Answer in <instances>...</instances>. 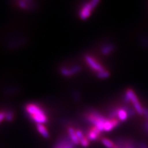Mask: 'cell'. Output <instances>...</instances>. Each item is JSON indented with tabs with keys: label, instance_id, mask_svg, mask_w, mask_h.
<instances>
[{
	"label": "cell",
	"instance_id": "6da1fadb",
	"mask_svg": "<svg viewBox=\"0 0 148 148\" xmlns=\"http://www.w3.org/2000/svg\"><path fill=\"white\" fill-rule=\"evenodd\" d=\"M25 110L30 115V118L37 123V124H44L47 122V116L44 111L37 105L29 104L26 106Z\"/></svg>",
	"mask_w": 148,
	"mask_h": 148
},
{
	"label": "cell",
	"instance_id": "7a4b0ae2",
	"mask_svg": "<svg viewBox=\"0 0 148 148\" xmlns=\"http://www.w3.org/2000/svg\"><path fill=\"white\" fill-rule=\"evenodd\" d=\"M85 118L87 122L93 125L101 132H104V123L107 119L98 113L96 110H92L85 115Z\"/></svg>",
	"mask_w": 148,
	"mask_h": 148
},
{
	"label": "cell",
	"instance_id": "3957f363",
	"mask_svg": "<svg viewBox=\"0 0 148 148\" xmlns=\"http://www.w3.org/2000/svg\"><path fill=\"white\" fill-rule=\"evenodd\" d=\"M100 3L99 0H92V1L86 3L79 12V17L83 20H87L91 16L92 11L95 9L98 4Z\"/></svg>",
	"mask_w": 148,
	"mask_h": 148
},
{
	"label": "cell",
	"instance_id": "277c9868",
	"mask_svg": "<svg viewBox=\"0 0 148 148\" xmlns=\"http://www.w3.org/2000/svg\"><path fill=\"white\" fill-rule=\"evenodd\" d=\"M125 93H126L129 97L130 100V102H132L133 104L134 109L135 110V111L139 115H143V107H142L141 103L140 101H139L138 98L136 96V95L135 93H134V91L131 88H128L126 91H125Z\"/></svg>",
	"mask_w": 148,
	"mask_h": 148
},
{
	"label": "cell",
	"instance_id": "5b68a950",
	"mask_svg": "<svg viewBox=\"0 0 148 148\" xmlns=\"http://www.w3.org/2000/svg\"><path fill=\"white\" fill-rule=\"evenodd\" d=\"M75 145L70 140L69 135L62 136L55 143L53 148H74Z\"/></svg>",
	"mask_w": 148,
	"mask_h": 148
},
{
	"label": "cell",
	"instance_id": "8992f818",
	"mask_svg": "<svg viewBox=\"0 0 148 148\" xmlns=\"http://www.w3.org/2000/svg\"><path fill=\"white\" fill-rule=\"evenodd\" d=\"M85 61L87 62V63L88 64V65L91 67V68L95 71H96L97 72H101L102 70H106L104 67H103L101 64L97 62L94 58H93L91 56L87 55L85 56Z\"/></svg>",
	"mask_w": 148,
	"mask_h": 148
},
{
	"label": "cell",
	"instance_id": "52a82bcc",
	"mask_svg": "<svg viewBox=\"0 0 148 148\" xmlns=\"http://www.w3.org/2000/svg\"><path fill=\"white\" fill-rule=\"evenodd\" d=\"M80 70H81V67L79 65H75L70 67V68H65V67L61 68L60 72L64 77H70V76H72L78 73Z\"/></svg>",
	"mask_w": 148,
	"mask_h": 148
},
{
	"label": "cell",
	"instance_id": "ba28073f",
	"mask_svg": "<svg viewBox=\"0 0 148 148\" xmlns=\"http://www.w3.org/2000/svg\"><path fill=\"white\" fill-rule=\"evenodd\" d=\"M120 121L118 119H107L104 123V132H108L111 131L120 124Z\"/></svg>",
	"mask_w": 148,
	"mask_h": 148
},
{
	"label": "cell",
	"instance_id": "9c48e42d",
	"mask_svg": "<svg viewBox=\"0 0 148 148\" xmlns=\"http://www.w3.org/2000/svg\"><path fill=\"white\" fill-rule=\"evenodd\" d=\"M101 132L98 130L97 127L93 126L88 131L87 137L89 141H96L100 138Z\"/></svg>",
	"mask_w": 148,
	"mask_h": 148
},
{
	"label": "cell",
	"instance_id": "30bf717a",
	"mask_svg": "<svg viewBox=\"0 0 148 148\" xmlns=\"http://www.w3.org/2000/svg\"><path fill=\"white\" fill-rule=\"evenodd\" d=\"M67 133L70 140L72 141L75 145H78L80 144V141L77 138V134H76L75 130L72 127H69L67 129Z\"/></svg>",
	"mask_w": 148,
	"mask_h": 148
},
{
	"label": "cell",
	"instance_id": "8fae6325",
	"mask_svg": "<svg viewBox=\"0 0 148 148\" xmlns=\"http://www.w3.org/2000/svg\"><path fill=\"white\" fill-rule=\"evenodd\" d=\"M36 127H37V129L39 133L41 134V135L44 138H49V134L48 131L46 127L44 126L43 124H40L37 123L36 124Z\"/></svg>",
	"mask_w": 148,
	"mask_h": 148
},
{
	"label": "cell",
	"instance_id": "7c38bea8",
	"mask_svg": "<svg viewBox=\"0 0 148 148\" xmlns=\"http://www.w3.org/2000/svg\"><path fill=\"white\" fill-rule=\"evenodd\" d=\"M115 49V46L113 44H106V45L103 46L101 48V52L102 54L103 55H109V54H110L112 52L114 51Z\"/></svg>",
	"mask_w": 148,
	"mask_h": 148
},
{
	"label": "cell",
	"instance_id": "4fadbf2b",
	"mask_svg": "<svg viewBox=\"0 0 148 148\" xmlns=\"http://www.w3.org/2000/svg\"><path fill=\"white\" fill-rule=\"evenodd\" d=\"M128 115L127 113V111L125 110L123 107L122 108H119L118 111V119L120 121H125L128 119Z\"/></svg>",
	"mask_w": 148,
	"mask_h": 148
},
{
	"label": "cell",
	"instance_id": "5bb4252c",
	"mask_svg": "<svg viewBox=\"0 0 148 148\" xmlns=\"http://www.w3.org/2000/svg\"><path fill=\"white\" fill-rule=\"evenodd\" d=\"M101 143L106 148H115L116 147L115 143L107 138H102Z\"/></svg>",
	"mask_w": 148,
	"mask_h": 148
},
{
	"label": "cell",
	"instance_id": "9a60e30c",
	"mask_svg": "<svg viewBox=\"0 0 148 148\" xmlns=\"http://www.w3.org/2000/svg\"><path fill=\"white\" fill-rule=\"evenodd\" d=\"M110 74L109 72L106 70L99 72H97L96 74V77L100 79L107 78L110 77Z\"/></svg>",
	"mask_w": 148,
	"mask_h": 148
},
{
	"label": "cell",
	"instance_id": "2e32d148",
	"mask_svg": "<svg viewBox=\"0 0 148 148\" xmlns=\"http://www.w3.org/2000/svg\"><path fill=\"white\" fill-rule=\"evenodd\" d=\"M119 108H114L111 109L108 114L109 119H114L118 117V111Z\"/></svg>",
	"mask_w": 148,
	"mask_h": 148
},
{
	"label": "cell",
	"instance_id": "e0dca14e",
	"mask_svg": "<svg viewBox=\"0 0 148 148\" xmlns=\"http://www.w3.org/2000/svg\"><path fill=\"white\" fill-rule=\"evenodd\" d=\"M123 108L127 111L129 117H133L134 114H135V113H136L135 110L132 108L131 107H129L128 106H124L123 107Z\"/></svg>",
	"mask_w": 148,
	"mask_h": 148
},
{
	"label": "cell",
	"instance_id": "ac0fdd59",
	"mask_svg": "<svg viewBox=\"0 0 148 148\" xmlns=\"http://www.w3.org/2000/svg\"><path fill=\"white\" fill-rule=\"evenodd\" d=\"M80 144L84 147H87L89 146V140H88V138L87 137V136H85L82 141H80Z\"/></svg>",
	"mask_w": 148,
	"mask_h": 148
},
{
	"label": "cell",
	"instance_id": "d6986e66",
	"mask_svg": "<svg viewBox=\"0 0 148 148\" xmlns=\"http://www.w3.org/2000/svg\"><path fill=\"white\" fill-rule=\"evenodd\" d=\"M75 132H76V134H77V138L78 139L79 141H82L83 139L85 136H86L84 134V133L81 130H75Z\"/></svg>",
	"mask_w": 148,
	"mask_h": 148
},
{
	"label": "cell",
	"instance_id": "ffe728a7",
	"mask_svg": "<svg viewBox=\"0 0 148 148\" xmlns=\"http://www.w3.org/2000/svg\"><path fill=\"white\" fill-rule=\"evenodd\" d=\"M13 118H14V114H13L12 112H7L6 113V119L9 121V122H11L13 120Z\"/></svg>",
	"mask_w": 148,
	"mask_h": 148
},
{
	"label": "cell",
	"instance_id": "44dd1931",
	"mask_svg": "<svg viewBox=\"0 0 148 148\" xmlns=\"http://www.w3.org/2000/svg\"><path fill=\"white\" fill-rule=\"evenodd\" d=\"M28 1H20L19 2V6L22 9H27L29 4H27Z\"/></svg>",
	"mask_w": 148,
	"mask_h": 148
},
{
	"label": "cell",
	"instance_id": "7402d4cb",
	"mask_svg": "<svg viewBox=\"0 0 148 148\" xmlns=\"http://www.w3.org/2000/svg\"><path fill=\"white\" fill-rule=\"evenodd\" d=\"M138 148H148V145L145 142H138Z\"/></svg>",
	"mask_w": 148,
	"mask_h": 148
},
{
	"label": "cell",
	"instance_id": "603a6c76",
	"mask_svg": "<svg viewBox=\"0 0 148 148\" xmlns=\"http://www.w3.org/2000/svg\"><path fill=\"white\" fill-rule=\"evenodd\" d=\"M143 115H144L145 118L147 119V120H148V109L145 107H143Z\"/></svg>",
	"mask_w": 148,
	"mask_h": 148
},
{
	"label": "cell",
	"instance_id": "cb8c5ba5",
	"mask_svg": "<svg viewBox=\"0 0 148 148\" xmlns=\"http://www.w3.org/2000/svg\"><path fill=\"white\" fill-rule=\"evenodd\" d=\"M6 119V113H4V112H0V123H1L2 121Z\"/></svg>",
	"mask_w": 148,
	"mask_h": 148
},
{
	"label": "cell",
	"instance_id": "d4e9b609",
	"mask_svg": "<svg viewBox=\"0 0 148 148\" xmlns=\"http://www.w3.org/2000/svg\"><path fill=\"white\" fill-rule=\"evenodd\" d=\"M74 99L76 100H80V93L78 91H76L74 93Z\"/></svg>",
	"mask_w": 148,
	"mask_h": 148
},
{
	"label": "cell",
	"instance_id": "484cf974",
	"mask_svg": "<svg viewBox=\"0 0 148 148\" xmlns=\"http://www.w3.org/2000/svg\"><path fill=\"white\" fill-rule=\"evenodd\" d=\"M141 42L143 44H145V45H146L147 47H148V40L143 38L142 40H141Z\"/></svg>",
	"mask_w": 148,
	"mask_h": 148
},
{
	"label": "cell",
	"instance_id": "4316f807",
	"mask_svg": "<svg viewBox=\"0 0 148 148\" xmlns=\"http://www.w3.org/2000/svg\"><path fill=\"white\" fill-rule=\"evenodd\" d=\"M144 130L146 133L148 134V120L146 121V122L144 126Z\"/></svg>",
	"mask_w": 148,
	"mask_h": 148
}]
</instances>
